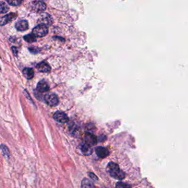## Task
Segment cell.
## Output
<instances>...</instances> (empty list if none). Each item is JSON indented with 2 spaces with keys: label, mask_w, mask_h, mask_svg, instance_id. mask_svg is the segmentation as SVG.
I'll return each mask as SVG.
<instances>
[{
  "label": "cell",
  "mask_w": 188,
  "mask_h": 188,
  "mask_svg": "<svg viewBox=\"0 0 188 188\" xmlns=\"http://www.w3.org/2000/svg\"><path fill=\"white\" fill-rule=\"evenodd\" d=\"M80 148L81 153L85 156L90 155L93 152V148L91 146L87 144L85 142H84L81 144Z\"/></svg>",
  "instance_id": "cell-11"
},
{
  "label": "cell",
  "mask_w": 188,
  "mask_h": 188,
  "mask_svg": "<svg viewBox=\"0 0 188 188\" xmlns=\"http://www.w3.org/2000/svg\"><path fill=\"white\" fill-rule=\"evenodd\" d=\"M31 12L37 13H43L46 9V5L43 1H35L30 5Z\"/></svg>",
  "instance_id": "cell-2"
},
{
  "label": "cell",
  "mask_w": 188,
  "mask_h": 188,
  "mask_svg": "<svg viewBox=\"0 0 188 188\" xmlns=\"http://www.w3.org/2000/svg\"><path fill=\"white\" fill-rule=\"evenodd\" d=\"M7 2L13 6H18L22 3V0H7Z\"/></svg>",
  "instance_id": "cell-20"
},
{
  "label": "cell",
  "mask_w": 188,
  "mask_h": 188,
  "mask_svg": "<svg viewBox=\"0 0 188 188\" xmlns=\"http://www.w3.org/2000/svg\"><path fill=\"white\" fill-rule=\"evenodd\" d=\"M95 152L96 155L101 158H105L110 154L108 149L102 146L97 147L95 148Z\"/></svg>",
  "instance_id": "cell-9"
},
{
  "label": "cell",
  "mask_w": 188,
  "mask_h": 188,
  "mask_svg": "<svg viewBox=\"0 0 188 188\" xmlns=\"http://www.w3.org/2000/svg\"><path fill=\"white\" fill-rule=\"evenodd\" d=\"M49 33V29L46 25L39 24L33 29L32 33L36 37H45Z\"/></svg>",
  "instance_id": "cell-3"
},
{
  "label": "cell",
  "mask_w": 188,
  "mask_h": 188,
  "mask_svg": "<svg viewBox=\"0 0 188 188\" xmlns=\"http://www.w3.org/2000/svg\"><path fill=\"white\" fill-rule=\"evenodd\" d=\"M81 188H95V187L94 183L90 180L87 178H84L83 180H82L81 183Z\"/></svg>",
  "instance_id": "cell-15"
},
{
  "label": "cell",
  "mask_w": 188,
  "mask_h": 188,
  "mask_svg": "<svg viewBox=\"0 0 188 188\" xmlns=\"http://www.w3.org/2000/svg\"><path fill=\"white\" fill-rule=\"evenodd\" d=\"M43 100L47 105L52 107L56 106L59 104V100L58 96L54 93H47L44 96Z\"/></svg>",
  "instance_id": "cell-4"
},
{
  "label": "cell",
  "mask_w": 188,
  "mask_h": 188,
  "mask_svg": "<svg viewBox=\"0 0 188 188\" xmlns=\"http://www.w3.org/2000/svg\"><path fill=\"white\" fill-rule=\"evenodd\" d=\"M12 49L13 53L14 55L17 56V54H18L17 49L16 48V47H12Z\"/></svg>",
  "instance_id": "cell-23"
},
{
  "label": "cell",
  "mask_w": 188,
  "mask_h": 188,
  "mask_svg": "<svg viewBox=\"0 0 188 188\" xmlns=\"http://www.w3.org/2000/svg\"><path fill=\"white\" fill-rule=\"evenodd\" d=\"M116 188H132L131 185L123 182H118L116 185Z\"/></svg>",
  "instance_id": "cell-19"
},
{
  "label": "cell",
  "mask_w": 188,
  "mask_h": 188,
  "mask_svg": "<svg viewBox=\"0 0 188 188\" xmlns=\"http://www.w3.org/2000/svg\"><path fill=\"white\" fill-rule=\"evenodd\" d=\"M106 188V187H103V188Z\"/></svg>",
  "instance_id": "cell-24"
},
{
  "label": "cell",
  "mask_w": 188,
  "mask_h": 188,
  "mask_svg": "<svg viewBox=\"0 0 188 188\" xmlns=\"http://www.w3.org/2000/svg\"><path fill=\"white\" fill-rule=\"evenodd\" d=\"M16 28L19 31H25L27 30L29 27L28 23L26 20H21L16 23Z\"/></svg>",
  "instance_id": "cell-13"
},
{
  "label": "cell",
  "mask_w": 188,
  "mask_h": 188,
  "mask_svg": "<svg viewBox=\"0 0 188 188\" xmlns=\"http://www.w3.org/2000/svg\"><path fill=\"white\" fill-rule=\"evenodd\" d=\"M107 171L114 179L122 180L126 177L125 173L120 170L119 166L114 162H110L108 163L107 166Z\"/></svg>",
  "instance_id": "cell-1"
},
{
  "label": "cell",
  "mask_w": 188,
  "mask_h": 188,
  "mask_svg": "<svg viewBox=\"0 0 188 188\" xmlns=\"http://www.w3.org/2000/svg\"><path fill=\"white\" fill-rule=\"evenodd\" d=\"M38 21L40 24H43L46 25H50L53 24V22L51 16L47 13H41Z\"/></svg>",
  "instance_id": "cell-6"
},
{
  "label": "cell",
  "mask_w": 188,
  "mask_h": 188,
  "mask_svg": "<svg viewBox=\"0 0 188 188\" xmlns=\"http://www.w3.org/2000/svg\"><path fill=\"white\" fill-rule=\"evenodd\" d=\"M37 71L42 73H49L51 71V67L45 62H40L37 66Z\"/></svg>",
  "instance_id": "cell-12"
},
{
  "label": "cell",
  "mask_w": 188,
  "mask_h": 188,
  "mask_svg": "<svg viewBox=\"0 0 188 188\" xmlns=\"http://www.w3.org/2000/svg\"><path fill=\"white\" fill-rule=\"evenodd\" d=\"M9 11V7L3 1H0V14L7 13Z\"/></svg>",
  "instance_id": "cell-18"
},
{
  "label": "cell",
  "mask_w": 188,
  "mask_h": 188,
  "mask_svg": "<svg viewBox=\"0 0 188 188\" xmlns=\"http://www.w3.org/2000/svg\"><path fill=\"white\" fill-rule=\"evenodd\" d=\"M88 174H89V177L91 179H93L94 180H97L98 178L94 173H89Z\"/></svg>",
  "instance_id": "cell-21"
},
{
  "label": "cell",
  "mask_w": 188,
  "mask_h": 188,
  "mask_svg": "<svg viewBox=\"0 0 188 188\" xmlns=\"http://www.w3.org/2000/svg\"><path fill=\"white\" fill-rule=\"evenodd\" d=\"M0 70H1V68H0Z\"/></svg>",
  "instance_id": "cell-25"
},
{
  "label": "cell",
  "mask_w": 188,
  "mask_h": 188,
  "mask_svg": "<svg viewBox=\"0 0 188 188\" xmlns=\"http://www.w3.org/2000/svg\"><path fill=\"white\" fill-rule=\"evenodd\" d=\"M29 49L30 51V52H31V53H36L38 52V49L37 47H29Z\"/></svg>",
  "instance_id": "cell-22"
},
{
  "label": "cell",
  "mask_w": 188,
  "mask_h": 188,
  "mask_svg": "<svg viewBox=\"0 0 188 188\" xmlns=\"http://www.w3.org/2000/svg\"><path fill=\"white\" fill-rule=\"evenodd\" d=\"M0 148L2 151V152L3 154V156L6 158L7 159H8L10 156V152H9V148L6 145L4 144L0 145Z\"/></svg>",
  "instance_id": "cell-16"
},
{
  "label": "cell",
  "mask_w": 188,
  "mask_h": 188,
  "mask_svg": "<svg viewBox=\"0 0 188 188\" xmlns=\"http://www.w3.org/2000/svg\"><path fill=\"white\" fill-rule=\"evenodd\" d=\"M17 16L18 14L16 13L11 12L2 17L1 18H0V25L3 26L7 24L9 22L15 20L17 18Z\"/></svg>",
  "instance_id": "cell-5"
},
{
  "label": "cell",
  "mask_w": 188,
  "mask_h": 188,
  "mask_svg": "<svg viewBox=\"0 0 188 188\" xmlns=\"http://www.w3.org/2000/svg\"><path fill=\"white\" fill-rule=\"evenodd\" d=\"M49 89V86L46 81L42 80L40 81L37 85V90L39 93H45Z\"/></svg>",
  "instance_id": "cell-10"
},
{
  "label": "cell",
  "mask_w": 188,
  "mask_h": 188,
  "mask_svg": "<svg viewBox=\"0 0 188 188\" xmlns=\"http://www.w3.org/2000/svg\"><path fill=\"white\" fill-rule=\"evenodd\" d=\"M23 74L25 78L27 79H31L34 76V72L33 69L31 68H24L23 70Z\"/></svg>",
  "instance_id": "cell-14"
},
{
  "label": "cell",
  "mask_w": 188,
  "mask_h": 188,
  "mask_svg": "<svg viewBox=\"0 0 188 188\" xmlns=\"http://www.w3.org/2000/svg\"><path fill=\"white\" fill-rule=\"evenodd\" d=\"M24 39L28 43H33L37 41V37L33 33L25 35Z\"/></svg>",
  "instance_id": "cell-17"
},
{
  "label": "cell",
  "mask_w": 188,
  "mask_h": 188,
  "mask_svg": "<svg viewBox=\"0 0 188 188\" xmlns=\"http://www.w3.org/2000/svg\"><path fill=\"white\" fill-rule=\"evenodd\" d=\"M85 142L90 146L95 145L97 143V138L95 136L91 133H86L84 137Z\"/></svg>",
  "instance_id": "cell-8"
},
{
  "label": "cell",
  "mask_w": 188,
  "mask_h": 188,
  "mask_svg": "<svg viewBox=\"0 0 188 188\" xmlns=\"http://www.w3.org/2000/svg\"><path fill=\"white\" fill-rule=\"evenodd\" d=\"M53 118L58 122L61 123H65L67 122L68 120V118L67 114L63 112L57 111L53 115Z\"/></svg>",
  "instance_id": "cell-7"
}]
</instances>
